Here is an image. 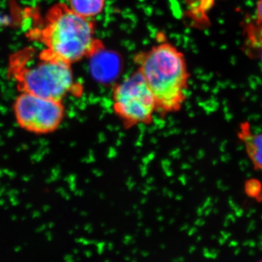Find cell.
<instances>
[{
    "mask_svg": "<svg viewBox=\"0 0 262 262\" xmlns=\"http://www.w3.org/2000/svg\"><path fill=\"white\" fill-rule=\"evenodd\" d=\"M30 37L42 43L48 55L72 66L103 50L94 19L77 15L67 3L53 5Z\"/></svg>",
    "mask_w": 262,
    "mask_h": 262,
    "instance_id": "1",
    "label": "cell"
},
{
    "mask_svg": "<svg viewBox=\"0 0 262 262\" xmlns=\"http://www.w3.org/2000/svg\"><path fill=\"white\" fill-rule=\"evenodd\" d=\"M134 61L154 96L158 115L180 112L187 99L189 69L182 51L170 42H160L136 55Z\"/></svg>",
    "mask_w": 262,
    "mask_h": 262,
    "instance_id": "2",
    "label": "cell"
},
{
    "mask_svg": "<svg viewBox=\"0 0 262 262\" xmlns=\"http://www.w3.org/2000/svg\"><path fill=\"white\" fill-rule=\"evenodd\" d=\"M8 73L19 92L63 101L82 93L72 66L32 48L17 52L10 58Z\"/></svg>",
    "mask_w": 262,
    "mask_h": 262,
    "instance_id": "3",
    "label": "cell"
},
{
    "mask_svg": "<svg viewBox=\"0 0 262 262\" xmlns=\"http://www.w3.org/2000/svg\"><path fill=\"white\" fill-rule=\"evenodd\" d=\"M112 108L125 129L151 125L158 115L154 96L136 71L114 86Z\"/></svg>",
    "mask_w": 262,
    "mask_h": 262,
    "instance_id": "4",
    "label": "cell"
},
{
    "mask_svg": "<svg viewBox=\"0 0 262 262\" xmlns=\"http://www.w3.org/2000/svg\"><path fill=\"white\" fill-rule=\"evenodd\" d=\"M13 113L20 128L34 135L44 136L61 127L67 108L63 101L20 93L13 101Z\"/></svg>",
    "mask_w": 262,
    "mask_h": 262,
    "instance_id": "5",
    "label": "cell"
},
{
    "mask_svg": "<svg viewBox=\"0 0 262 262\" xmlns=\"http://www.w3.org/2000/svg\"><path fill=\"white\" fill-rule=\"evenodd\" d=\"M239 140L244 143L248 158L256 170L262 171V133L255 134L248 122L239 126Z\"/></svg>",
    "mask_w": 262,
    "mask_h": 262,
    "instance_id": "6",
    "label": "cell"
},
{
    "mask_svg": "<svg viewBox=\"0 0 262 262\" xmlns=\"http://www.w3.org/2000/svg\"><path fill=\"white\" fill-rule=\"evenodd\" d=\"M72 11L84 18L94 19L103 13L106 0H67Z\"/></svg>",
    "mask_w": 262,
    "mask_h": 262,
    "instance_id": "7",
    "label": "cell"
},
{
    "mask_svg": "<svg viewBox=\"0 0 262 262\" xmlns=\"http://www.w3.org/2000/svg\"><path fill=\"white\" fill-rule=\"evenodd\" d=\"M245 192L249 198L256 199L262 193V183L258 179H248L245 182Z\"/></svg>",
    "mask_w": 262,
    "mask_h": 262,
    "instance_id": "8",
    "label": "cell"
},
{
    "mask_svg": "<svg viewBox=\"0 0 262 262\" xmlns=\"http://www.w3.org/2000/svg\"><path fill=\"white\" fill-rule=\"evenodd\" d=\"M256 18L258 23L262 27V0H258L256 5Z\"/></svg>",
    "mask_w": 262,
    "mask_h": 262,
    "instance_id": "9",
    "label": "cell"
},
{
    "mask_svg": "<svg viewBox=\"0 0 262 262\" xmlns=\"http://www.w3.org/2000/svg\"><path fill=\"white\" fill-rule=\"evenodd\" d=\"M260 59H261V62L262 63V46L261 49H260Z\"/></svg>",
    "mask_w": 262,
    "mask_h": 262,
    "instance_id": "10",
    "label": "cell"
},
{
    "mask_svg": "<svg viewBox=\"0 0 262 262\" xmlns=\"http://www.w3.org/2000/svg\"><path fill=\"white\" fill-rule=\"evenodd\" d=\"M259 262H262V260H261V261H260Z\"/></svg>",
    "mask_w": 262,
    "mask_h": 262,
    "instance_id": "11",
    "label": "cell"
}]
</instances>
